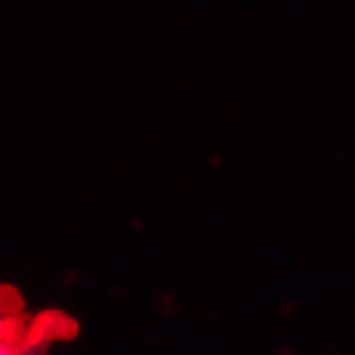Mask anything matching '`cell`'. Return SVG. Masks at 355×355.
I'll return each mask as SVG.
<instances>
[]
</instances>
